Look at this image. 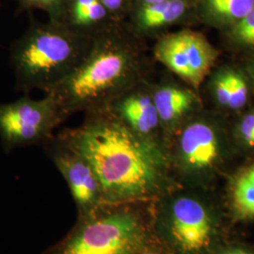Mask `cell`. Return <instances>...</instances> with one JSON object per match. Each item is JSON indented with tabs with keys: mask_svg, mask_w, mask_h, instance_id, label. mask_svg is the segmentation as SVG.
<instances>
[{
	"mask_svg": "<svg viewBox=\"0 0 254 254\" xmlns=\"http://www.w3.org/2000/svg\"><path fill=\"white\" fill-rule=\"evenodd\" d=\"M111 15H115L123 9L125 0H101Z\"/></svg>",
	"mask_w": 254,
	"mask_h": 254,
	"instance_id": "603a6c76",
	"label": "cell"
},
{
	"mask_svg": "<svg viewBox=\"0 0 254 254\" xmlns=\"http://www.w3.org/2000/svg\"><path fill=\"white\" fill-rule=\"evenodd\" d=\"M130 68L126 47L109 29L92 38L79 64L47 93L54 96L65 118L78 110L108 109L123 89Z\"/></svg>",
	"mask_w": 254,
	"mask_h": 254,
	"instance_id": "5b68a950",
	"label": "cell"
},
{
	"mask_svg": "<svg viewBox=\"0 0 254 254\" xmlns=\"http://www.w3.org/2000/svg\"><path fill=\"white\" fill-rule=\"evenodd\" d=\"M229 79L231 85V95L229 108L238 109L245 106L248 100V86L244 78L239 74L229 72Z\"/></svg>",
	"mask_w": 254,
	"mask_h": 254,
	"instance_id": "ac0fdd59",
	"label": "cell"
},
{
	"mask_svg": "<svg viewBox=\"0 0 254 254\" xmlns=\"http://www.w3.org/2000/svg\"><path fill=\"white\" fill-rule=\"evenodd\" d=\"M202 6L212 17L237 23L254 8V0H202Z\"/></svg>",
	"mask_w": 254,
	"mask_h": 254,
	"instance_id": "2e32d148",
	"label": "cell"
},
{
	"mask_svg": "<svg viewBox=\"0 0 254 254\" xmlns=\"http://www.w3.org/2000/svg\"><path fill=\"white\" fill-rule=\"evenodd\" d=\"M216 97L219 104L229 107L230 95H231V85L229 79V73H223L218 77L215 84Z\"/></svg>",
	"mask_w": 254,
	"mask_h": 254,
	"instance_id": "44dd1931",
	"label": "cell"
},
{
	"mask_svg": "<svg viewBox=\"0 0 254 254\" xmlns=\"http://www.w3.org/2000/svg\"><path fill=\"white\" fill-rule=\"evenodd\" d=\"M64 113L51 94L32 99L25 94L17 100L0 104V141L6 153L27 146L44 145L54 136Z\"/></svg>",
	"mask_w": 254,
	"mask_h": 254,
	"instance_id": "8992f818",
	"label": "cell"
},
{
	"mask_svg": "<svg viewBox=\"0 0 254 254\" xmlns=\"http://www.w3.org/2000/svg\"><path fill=\"white\" fill-rule=\"evenodd\" d=\"M159 246L154 201L108 203L77 217L70 232L44 254H139Z\"/></svg>",
	"mask_w": 254,
	"mask_h": 254,
	"instance_id": "7a4b0ae2",
	"label": "cell"
},
{
	"mask_svg": "<svg viewBox=\"0 0 254 254\" xmlns=\"http://www.w3.org/2000/svg\"><path fill=\"white\" fill-rule=\"evenodd\" d=\"M43 146L46 155L69 187L77 209V217L91 214L108 204L91 165L63 136L54 135Z\"/></svg>",
	"mask_w": 254,
	"mask_h": 254,
	"instance_id": "ba28073f",
	"label": "cell"
},
{
	"mask_svg": "<svg viewBox=\"0 0 254 254\" xmlns=\"http://www.w3.org/2000/svg\"><path fill=\"white\" fill-rule=\"evenodd\" d=\"M180 34L193 73L194 86L198 87L215 62V51L208 42L198 33L182 31Z\"/></svg>",
	"mask_w": 254,
	"mask_h": 254,
	"instance_id": "7c38bea8",
	"label": "cell"
},
{
	"mask_svg": "<svg viewBox=\"0 0 254 254\" xmlns=\"http://www.w3.org/2000/svg\"><path fill=\"white\" fill-rule=\"evenodd\" d=\"M139 254H170L168 252H166L164 250L163 248L161 246L159 247H156V248H153V249H150V250H147L145 252L141 253Z\"/></svg>",
	"mask_w": 254,
	"mask_h": 254,
	"instance_id": "cb8c5ba5",
	"label": "cell"
},
{
	"mask_svg": "<svg viewBox=\"0 0 254 254\" xmlns=\"http://www.w3.org/2000/svg\"><path fill=\"white\" fill-rule=\"evenodd\" d=\"M111 16L101 0H69L62 23L75 33L91 38V32L97 36L109 30L104 26Z\"/></svg>",
	"mask_w": 254,
	"mask_h": 254,
	"instance_id": "9c48e42d",
	"label": "cell"
},
{
	"mask_svg": "<svg viewBox=\"0 0 254 254\" xmlns=\"http://www.w3.org/2000/svg\"><path fill=\"white\" fill-rule=\"evenodd\" d=\"M154 229L170 254H213L224 244L222 213L201 189L178 185L154 200Z\"/></svg>",
	"mask_w": 254,
	"mask_h": 254,
	"instance_id": "277c9868",
	"label": "cell"
},
{
	"mask_svg": "<svg viewBox=\"0 0 254 254\" xmlns=\"http://www.w3.org/2000/svg\"><path fill=\"white\" fill-rule=\"evenodd\" d=\"M118 111L122 120L137 135L158 143L152 137L160 120L154 100L147 96H131L119 105Z\"/></svg>",
	"mask_w": 254,
	"mask_h": 254,
	"instance_id": "30bf717a",
	"label": "cell"
},
{
	"mask_svg": "<svg viewBox=\"0 0 254 254\" xmlns=\"http://www.w3.org/2000/svg\"><path fill=\"white\" fill-rule=\"evenodd\" d=\"M235 35L247 46H254V6L251 11L236 23Z\"/></svg>",
	"mask_w": 254,
	"mask_h": 254,
	"instance_id": "d6986e66",
	"label": "cell"
},
{
	"mask_svg": "<svg viewBox=\"0 0 254 254\" xmlns=\"http://www.w3.org/2000/svg\"><path fill=\"white\" fill-rule=\"evenodd\" d=\"M155 55L173 73L194 86L193 73L180 32L162 39L156 46Z\"/></svg>",
	"mask_w": 254,
	"mask_h": 254,
	"instance_id": "4fadbf2b",
	"label": "cell"
},
{
	"mask_svg": "<svg viewBox=\"0 0 254 254\" xmlns=\"http://www.w3.org/2000/svg\"><path fill=\"white\" fill-rule=\"evenodd\" d=\"M223 156L224 145L217 127L197 121L182 131L170 160L190 188L206 190L218 173Z\"/></svg>",
	"mask_w": 254,
	"mask_h": 254,
	"instance_id": "52a82bcc",
	"label": "cell"
},
{
	"mask_svg": "<svg viewBox=\"0 0 254 254\" xmlns=\"http://www.w3.org/2000/svg\"><path fill=\"white\" fill-rule=\"evenodd\" d=\"M19 9L31 10L41 9L46 11L48 20L62 22L64 11L69 0H15Z\"/></svg>",
	"mask_w": 254,
	"mask_h": 254,
	"instance_id": "e0dca14e",
	"label": "cell"
},
{
	"mask_svg": "<svg viewBox=\"0 0 254 254\" xmlns=\"http://www.w3.org/2000/svg\"><path fill=\"white\" fill-rule=\"evenodd\" d=\"M187 10L185 0H163L143 5L139 22L146 28H156L173 24L181 18Z\"/></svg>",
	"mask_w": 254,
	"mask_h": 254,
	"instance_id": "9a60e30c",
	"label": "cell"
},
{
	"mask_svg": "<svg viewBox=\"0 0 254 254\" xmlns=\"http://www.w3.org/2000/svg\"><path fill=\"white\" fill-rule=\"evenodd\" d=\"M92 38L75 33L62 22L32 20L9 50L16 90L47 93L65 79L89 51Z\"/></svg>",
	"mask_w": 254,
	"mask_h": 254,
	"instance_id": "3957f363",
	"label": "cell"
},
{
	"mask_svg": "<svg viewBox=\"0 0 254 254\" xmlns=\"http://www.w3.org/2000/svg\"><path fill=\"white\" fill-rule=\"evenodd\" d=\"M153 100L160 120L165 123H172L190 109L194 103V96L186 90L163 88L156 91Z\"/></svg>",
	"mask_w": 254,
	"mask_h": 254,
	"instance_id": "5bb4252c",
	"label": "cell"
},
{
	"mask_svg": "<svg viewBox=\"0 0 254 254\" xmlns=\"http://www.w3.org/2000/svg\"><path fill=\"white\" fill-rule=\"evenodd\" d=\"M227 205L235 219L254 220V164L238 173L231 183Z\"/></svg>",
	"mask_w": 254,
	"mask_h": 254,
	"instance_id": "8fae6325",
	"label": "cell"
},
{
	"mask_svg": "<svg viewBox=\"0 0 254 254\" xmlns=\"http://www.w3.org/2000/svg\"><path fill=\"white\" fill-rule=\"evenodd\" d=\"M213 254H254L250 250L242 246L226 245L225 243L220 246Z\"/></svg>",
	"mask_w": 254,
	"mask_h": 254,
	"instance_id": "7402d4cb",
	"label": "cell"
},
{
	"mask_svg": "<svg viewBox=\"0 0 254 254\" xmlns=\"http://www.w3.org/2000/svg\"><path fill=\"white\" fill-rule=\"evenodd\" d=\"M60 135L91 165L107 203L154 201L178 186L163 146L137 135L108 109L91 111L81 127Z\"/></svg>",
	"mask_w": 254,
	"mask_h": 254,
	"instance_id": "6da1fadb",
	"label": "cell"
},
{
	"mask_svg": "<svg viewBox=\"0 0 254 254\" xmlns=\"http://www.w3.org/2000/svg\"><path fill=\"white\" fill-rule=\"evenodd\" d=\"M144 5L147 4H153V3H156V2H160V1H163V0H142Z\"/></svg>",
	"mask_w": 254,
	"mask_h": 254,
	"instance_id": "d4e9b609",
	"label": "cell"
},
{
	"mask_svg": "<svg viewBox=\"0 0 254 254\" xmlns=\"http://www.w3.org/2000/svg\"><path fill=\"white\" fill-rule=\"evenodd\" d=\"M238 137L243 146L254 149V113L247 115L238 127Z\"/></svg>",
	"mask_w": 254,
	"mask_h": 254,
	"instance_id": "ffe728a7",
	"label": "cell"
}]
</instances>
